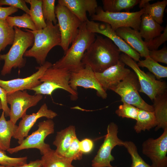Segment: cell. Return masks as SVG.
Wrapping results in <instances>:
<instances>
[{"instance_id":"cell-37","label":"cell","mask_w":167,"mask_h":167,"mask_svg":"<svg viewBox=\"0 0 167 167\" xmlns=\"http://www.w3.org/2000/svg\"><path fill=\"white\" fill-rule=\"evenodd\" d=\"M79 141L76 137L72 141L64 157L73 160H80L82 158L83 153L79 146Z\"/></svg>"},{"instance_id":"cell-1","label":"cell","mask_w":167,"mask_h":167,"mask_svg":"<svg viewBox=\"0 0 167 167\" xmlns=\"http://www.w3.org/2000/svg\"><path fill=\"white\" fill-rule=\"evenodd\" d=\"M121 51L110 39L96 34L94 41L85 52L82 62L96 73L113 66L120 59Z\"/></svg>"},{"instance_id":"cell-29","label":"cell","mask_w":167,"mask_h":167,"mask_svg":"<svg viewBox=\"0 0 167 167\" xmlns=\"http://www.w3.org/2000/svg\"><path fill=\"white\" fill-rule=\"evenodd\" d=\"M167 0H163L150 4L148 3L144 7V13L150 16L155 21L161 24L163 22L164 11Z\"/></svg>"},{"instance_id":"cell-23","label":"cell","mask_w":167,"mask_h":167,"mask_svg":"<svg viewBox=\"0 0 167 167\" xmlns=\"http://www.w3.org/2000/svg\"><path fill=\"white\" fill-rule=\"evenodd\" d=\"M154 112L157 122L155 131L167 128V92L157 96L152 101Z\"/></svg>"},{"instance_id":"cell-39","label":"cell","mask_w":167,"mask_h":167,"mask_svg":"<svg viewBox=\"0 0 167 167\" xmlns=\"http://www.w3.org/2000/svg\"><path fill=\"white\" fill-rule=\"evenodd\" d=\"M149 56L155 61L167 64V49L164 47L160 50H149Z\"/></svg>"},{"instance_id":"cell-18","label":"cell","mask_w":167,"mask_h":167,"mask_svg":"<svg viewBox=\"0 0 167 167\" xmlns=\"http://www.w3.org/2000/svg\"><path fill=\"white\" fill-rule=\"evenodd\" d=\"M57 116L56 112L49 109L46 104L44 103L36 113L30 115L26 114L22 118L13 137L17 140L20 144L28 136L29 131L38 119L45 117L48 119H52Z\"/></svg>"},{"instance_id":"cell-2","label":"cell","mask_w":167,"mask_h":167,"mask_svg":"<svg viewBox=\"0 0 167 167\" xmlns=\"http://www.w3.org/2000/svg\"><path fill=\"white\" fill-rule=\"evenodd\" d=\"M96 35L87 29L86 22L82 23L71 46L62 57L52 64V67L66 69L70 72L84 68L85 66L82 62L83 58L87 49L94 41Z\"/></svg>"},{"instance_id":"cell-3","label":"cell","mask_w":167,"mask_h":167,"mask_svg":"<svg viewBox=\"0 0 167 167\" xmlns=\"http://www.w3.org/2000/svg\"><path fill=\"white\" fill-rule=\"evenodd\" d=\"M45 28L36 31L26 29L32 32L34 36L33 44L31 49L27 50L24 57H33L40 66L44 64L50 51L54 47L60 46L61 35L58 24L46 21Z\"/></svg>"},{"instance_id":"cell-11","label":"cell","mask_w":167,"mask_h":167,"mask_svg":"<svg viewBox=\"0 0 167 167\" xmlns=\"http://www.w3.org/2000/svg\"><path fill=\"white\" fill-rule=\"evenodd\" d=\"M38 128L25 138L19 145L10 148L7 151L12 154L25 149L36 148L40 153L50 147V145L45 143L47 136L53 134L54 131V123L51 119H48L40 122L37 125Z\"/></svg>"},{"instance_id":"cell-10","label":"cell","mask_w":167,"mask_h":167,"mask_svg":"<svg viewBox=\"0 0 167 167\" xmlns=\"http://www.w3.org/2000/svg\"><path fill=\"white\" fill-rule=\"evenodd\" d=\"M118 132L117 125L113 122H110L107 126L104 142L92 161V167H117L110 164V162L114 160L111 151L117 145L123 146L124 142L118 138Z\"/></svg>"},{"instance_id":"cell-47","label":"cell","mask_w":167,"mask_h":167,"mask_svg":"<svg viewBox=\"0 0 167 167\" xmlns=\"http://www.w3.org/2000/svg\"><path fill=\"white\" fill-rule=\"evenodd\" d=\"M0 167H6V166H0Z\"/></svg>"},{"instance_id":"cell-44","label":"cell","mask_w":167,"mask_h":167,"mask_svg":"<svg viewBox=\"0 0 167 167\" xmlns=\"http://www.w3.org/2000/svg\"><path fill=\"white\" fill-rule=\"evenodd\" d=\"M15 167H42L41 160L37 159L35 161H30L28 163Z\"/></svg>"},{"instance_id":"cell-35","label":"cell","mask_w":167,"mask_h":167,"mask_svg":"<svg viewBox=\"0 0 167 167\" xmlns=\"http://www.w3.org/2000/svg\"><path fill=\"white\" fill-rule=\"evenodd\" d=\"M27 156L12 157L7 155L5 151L0 148V165L8 167H15L27 163Z\"/></svg>"},{"instance_id":"cell-20","label":"cell","mask_w":167,"mask_h":167,"mask_svg":"<svg viewBox=\"0 0 167 167\" xmlns=\"http://www.w3.org/2000/svg\"><path fill=\"white\" fill-rule=\"evenodd\" d=\"M116 34L142 57L149 56V50L139 31L130 27H121L115 31Z\"/></svg>"},{"instance_id":"cell-26","label":"cell","mask_w":167,"mask_h":167,"mask_svg":"<svg viewBox=\"0 0 167 167\" xmlns=\"http://www.w3.org/2000/svg\"><path fill=\"white\" fill-rule=\"evenodd\" d=\"M136 120V123L134 128L138 134L140 133L142 131H149L157 125V122L154 112L139 109Z\"/></svg>"},{"instance_id":"cell-14","label":"cell","mask_w":167,"mask_h":167,"mask_svg":"<svg viewBox=\"0 0 167 167\" xmlns=\"http://www.w3.org/2000/svg\"><path fill=\"white\" fill-rule=\"evenodd\" d=\"M69 84L74 90L77 91L78 87L93 89L96 94L103 99L107 98V94L96 79L95 72L88 66L85 65L79 70L70 73Z\"/></svg>"},{"instance_id":"cell-46","label":"cell","mask_w":167,"mask_h":167,"mask_svg":"<svg viewBox=\"0 0 167 167\" xmlns=\"http://www.w3.org/2000/svg\"><path fill=\"white\" fill-rule=\"evenodd\" d=\"M2 109V105L1 102L0 101V110Z\"/></svg>"},{"instance_id":"cell-41","label":"cell","mask_w":167,"mask_h":167,"mask_svg":"<svg viewBox=\"0 0 167 167\" xmlns=\"http://www.w3.org/2000/svg\"><path fill=\"white\" fill-rule=\"evenodd\" d=\"M79 148L83 154H87L90 152L94 147V143L92 140L85 138L79 141Z\"/></svg>"},{"instance_id":"cell-13","label":"cell","mask_w":167,"mask_h":167,"mask_svg":"<svg viewBox=\"0 0 167 167\" xmlns=\"http://www.w3.org/2000/svg\"><path fill=\"white\" fill-rule=\"evenodd\" d=\"M142 147L143 153L152 161V167H167V128L157 138L145 141Z\"/></svg>"},{"instance_id":"cell-31","label":"cell","mask_w":167,"mask_h":167,"mask_svg":"<svg viewBox=\"0 0 167 167\" xmlns=\"http://www.w3.org/2000/svg\"><path fill=\"white\" fill-rule=\"evenodd\" d=\"M137 64L139 67L147 68L158 79L167 77V67L160 65L149 56L139 60Z\"/></svg>"},{"instance_id":"cell-16","label":"cell","mask_w":167,"mask_h":167,"mask_svg":"<svg viewBox=\"0 0 167 167\" xmlns=\"http://www.w3.org/2000/svg\"><path fill=\"white\" fill-rule=\"evenodd\" d=\"M52 65L51 62L46 61L43 65L36 67L38 71L29 76L8 80L0 79V87L5 90L7 94L18 91L31 90L42 83L40 78L46 70Z\"/></svg>"},{"instance_id":"cell-15","label":"cell","mask_w":167,"mask_h":167,"mask_svg":"<svg viewBox=\"0 0 167 167\" xmlns=\"http://www.w3.org/2000/svg\"><path fill=\"white\" fill-rule=\"evenodd\" d=\"M86 24L87 28L89 31L105 36L114 43L121 52L127 55L135 62L140 60V56L139 54L122 39L109 25L105 23L101 24L88 19Z\"/></svg>"},{"instance_id":"cell-8","label":"cell","mask_w":167,"mask_h":167,"mask_svg":"<svg viewBox=\"0 0 167 167\" xmlns=\"http://www.w3.org/2000/svg\"><path fill=\"white\" fill-rule=\"evenodd\" d=\"M120 59L131 68L136 75L140 85L139 92L146 94L152 101L157 96L167 92V85L165 81L157 80L155 76L142 71L131 57L122 53L120 54Z\"/></svg>"},{"instance_id":"cell-30","label":"cell","mask_w":167,"mask_h":167,"mask_svg":"<svg viewBox=\"0 0 167 167\" xmlns=\"http://www.w3.org/2000/svg\"><path fill=\"white\" fill-rule=\"evenodd\" d=\"M15 37L14 28L10 26L6 20L0 19V55L8 45H12Z\"/></svg>"},{"instance_id":"cell-33","label":"cell","mask_w":167,"mask_h":167,"mask_svg":"<svg viewBox=\"0 0 167 167\" xmlns=\"http://www.w3.org/2000/svg\"><path fill=\"white\" fill-rule=\"evenodd\" d=\"M124 146L131 155L132 163L131 167H152L147 164L139 155L137 151V146L131 141H125Z\"/></svg>"},{"instance_id":"cell-43","label":"cell","mask_w":167,"mask_h":167,"mask_svg":"<svg viewBox=\"0 0 167 167\" xmlns=\"http://www.w3.org/2000/svg\"><path fill=\"white\" fill-rule=\"evenodd\" d=\"M18 11V9L11 6H0V19L6 20L7 17Z\"/></svg>"},{"instance_id":"cell-4","label":"cell","mask_w":167,"mask_h":167,"mask_svg":"<svg viewBox=\"0 0 167 167\" xmlns=\"http://www.w3.org/2000/svg\"><path fill=\"white\" fill-rule=\"evenodd\" d=\"M15 37L14 41L9 51L6 54L0 55V60H4V63L1 71L2 76L9 74L12 69L24 67L26 60L24 58L27 49L32 46L34 41L33 34L29 31H24L14 27Z\"/></svg>"},{"instance_id":"cell-22","label":"cell","mask_w":167,"mask_h":167,"mask_svg":"<svg viewBox=\"0 0 167 167\" xmlns=\"http://www.w3.org/2000/svg\"><path fill=\"white\" fill-rule=\"evenodd\" d=\"M77 137L74 126L70 125L58 131L53 143L56 147V152L64 157L73 140Z\"/></svg>"},{"instance_id":"cell-42","label":"cell","mask_w":167,"mask_h":167,"mask_svg":"<svg viewBox=\"0 0 167 167\" xmlns=\"http://www.w3.org/2000/svg\"><path fill=\"white\" fill-rule=\"evenodd\" d=\"M7 94L5 90L0 87V101L2 105V109L6 117L9 116L10 111L6 101Z\"/></svg>"},{"instance_id":"cell-45","label":"cell","mask_w":167,"mask_h":167,"mask_svg":"<svg viewBox=\"0 0 167 167\" xmlns=\"http://www.w3.org/2000/svg\"><path fill=\"white\" fill-rule=\"evenodd\" d=\"M151 0H140V1L139 3V7L140 9L144 8L145 6L150 1H151Z\"/></svg>"},{"instance_id":"cell-9","label":"cell","mask_w":167,"mask_h":167,"mask_svg":"<svg viewBox=\"0 0 167 167\" xmlns=\"http://www.w3.org/2000/svg\"><path fill=\"white\" fill-rule=\"evenodd\" d=\"M139 84L134 72L131 71L118 85L110 90L119 95L123 103L133 105L139 109L153 112L152 105L146 102L139 93Z\"/></svg>"},{"instance_id":"cell-48","label":"cell","mask_w":167,"mask_h":167,"mask_svg":"<svg viewBox=\"0 0 167 167\" xmlns=\"http://www.w3.org/2000/svg\"><path fill=\"white\" fill-rule=\"evenodd\" d=\"M71 167H75V166H73V165H72V166H71Z\"/></svg>"},{"instance_id":"cell-28","label":"cell","mask_w":167,"mask_h":167,"mask_svg":"<svg viewBox=\"0 0 167 167\" xmlns=\"http://www.w3.org/2000/svg\"><path fill=\"white\" fill-rule=\"evenodd\" d=\"M30 5L29 15L37 30L43 29L46 26L42 11V0H25Z\"/></svg>"},{"instance_id":"cell-34","label":"cell","mask_w":167,"mask_h":167,"mask_svg":"<svg viewBox=\"0 0 167 167\" xmlns=\"http://www.w3.org/2000/svg\"><path fill=\"white\" fill-rule=\"evenodd\" d=\"M42 11L45 21L56 24L58 22L55 13V0H42Z\"/></svg>"},{"instance_id":"cell-24","label":"cell","mask_w":167,"mask_h":167,"mask_svg":"<svg viewBox=\"0 0 167 167\" xmlns=\"http://www.w3.org/2000/svg\"><path fill=\"white\" fill-rule=\"evenodd\" d=\"M18 127L10 120H6L3 111L0 117V148L5 151L10 148V142Z\"/></svg>"},{"instance_id":"cell-38","label":"cell","mask_w":167,"mask_h":167,"mask_svg":"<svg viewBox=\"0 0 167 167\" xmlns=\"http://www.w3.org/2000/svg\"><path fill=\"white\" fill-rule=\"evenodd\" d=\"M167 40V26L165 28L163 32L149 42L145 43L149 50H157L159 47Z\"/></svg>"},{"instance_id":"cell-36","label":"cell","mask_w":167,"mask_h":167,"mask_svg":"<svg viewBox=\"0 0 167 167\" xmlns=\"http://www.w3.org/2000/svg\"><path fill=\"white\" fill-rule=\"evenodd\" d=\"M139 109L131 105L123 103L120 105L115 111L116 114L122 118H126L136 120Z\"/></svg>"},{"instance_id":"cell-12","label":"cell","mask_w":167,"mask_h":167,"mask_svg":"<svg viewBox=\"0 0 167 167\" xmlns=\"http://www.w3.org/2000/svg\"><path fill=\"white\" fill-rule=\"evenodd\" d=\"M42 98V95H31L24 90L7 94V102L10 105V120L16 124L18 119L26 114L28 109L36 106Z\"/></svg>"},{"instance_id":"cell-6","label":"cell","mask_w":167,"mask_h":167,"mask_svg":"<svg viewBox=\"0 0 167 167\" xmlns=\"http://www.w3.org/2000/svg\"><path fill=\"white\" fill-rule=\"evenodd\" d=\"M55 13L61 35L60 46L65 53L77 36L82 22L66 6L58 3Z\"/></svg>"},{"instance_id":"cell-27","label":"cell","mask_w":167,"mask_h":167,"mask_svg":"<svg viewBox=\"0 0 167 167\" xmlns=\"http://www.w3.org/2000/svg\"><path fill=\"white\" fill-rule=\"evenodd\" d=\"M139 0H102V9L105 11L119 12L125 10L126 12L139 4Z\"/></svg>"},{"instance_id":"cell-5","label":"cell","mask_w":167,"mask_h":167,"mask_svg":"<svg viewBox=\"0 0 167 167\" xmlns=\"http://www.w3.org/2000/svg\"><path fill=\"white\" fill-rule=\"evenodd\" d=\"M70 73L66 69L54 68L51 66L46 70L40 78L42 83L31 90L35 92V95H51L56 90L62 89L70 94L71 100L75 101L78 98V94L70 85Z\"/></svg>"},{"instance_id":"cell-32","label":"cell","mask_w":167,"mask_h":167,"mask_svg":"<svg viewBox=\"0 0 167 167\" xmlns=\"http://www.w3.org/2000/svg\"><path fill=\"white\" fill-rule=\"evenodd\" d=\"M6 20L8 24L12 27L24 28L32 31L37 30L29 15L26 13L21 16H9Z\"/></svg>"},{"instance_id":"cell-19","label":"cell","mask_w":167,"mask_h":167,"mask_svg":"<svg viewBox=\"0 0 167 167\" xmlns=\"http://www.w3.org/2000/svg\"><path fill=\"white\" fill-rule=\"evenodd\" d=\"M58 3L66 7L82 23L88 19L87 12L91 16L95 14L98 7L96 0H58Z\"/></svg>"},{"instance_id":"cell-17","label":"cell","mask_w":167,"mask_h":167,"mask_svg":"<svg viewBox=\"0 0 167 167\" xmlns=\"http://www.w3.org/2000/svg\"><path fill=\"white\" fill-rule=\"evenodd\" d=\"M125 64L121 60L101 72H95L96 77L106 91L116 86L131 72L125 67Z\"/></svg>"},{"instance_id":"cell-40","label":"cell","mask_w":167,"mask_h":167,"mask_svg":"<svg viewBox=\"0 0 167 167\" xmlns=\"http://www.w3.org/2000/svg\"><path fill=\"white\" fill-rule=\"evenodd\" d=\"M8 5L24 11L25 13L29 14L30 10L28 7L24 0H0V6Z\"/></svg>"},{"instance_id":"cell-7","label":"cell","mask_w":167,"mask_h":167,"mask_svg":"<svg viewBox=\"0 0 167 167\" xmlns=\"http://www.w3.org/2000/svg\"><path fill=\"white\" fill-rule=\"evenodd\" d=\"M144 9L135 12H110L104 11L102 7H98L91 20L100 21L109 25L115 31L121 27H130L139 31L141 17Z\"/></svg>"},{"instance_id":"cell-21","label":"cell","mask_w":167,"mask_h":167,"mask_svg":"<svg viewBox=\"0 0 167 167\" xmlns=\"http://www.w3.org/2000/svg\"><path fill=\"white\" fill-rule=\"evenodd\" d=\"M164 28L148 14L142 15L139 32L145 43L160 36Z\"/></svg>"},{"instance_id":"cell-25","label":"cell","mask_w":167,"mask_h":167,"mask_svg":"<svg viewBox=\"0 0 167 167\" xmlns=\"http://www.w3.org/2000/svg\"><path fill=\"white\" fill-rule=\"evenodd\" d=\"M41 154L42 167H71L72 159L58 155L50 147Z\"/></svg>"}]
</instances>
